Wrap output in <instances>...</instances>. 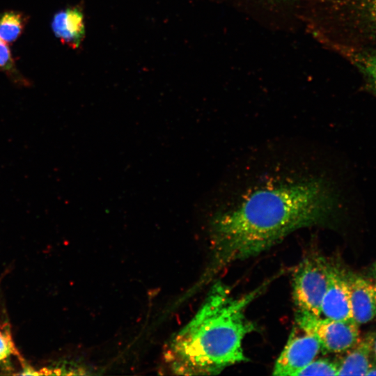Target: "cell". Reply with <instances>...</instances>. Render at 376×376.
Returning <instances> with one entry per match:
<instances>
[{
    "label": "cell",
    "mask_w": 376,
    "mask_h": 376,
    "mask_svg": "<svg viewBox=\"0 0 376 376\" xmlns=\"http://www.w3.org/2000/svg\"><path fill=\"white\" fill-rule=\"evenodd\" d=\"M0 70L15 84L27 86L29 81L16 67L14 58L8 44L0 38Z\"/></svg>",
    "instance_id": "4fadbf2b"
},
{
    "label": "cell",
    "mask_w": 376,
    "mask_h": 376,
    "mask_svg": "<svg viewBox=\"0 0 376 376\" xmlns=\"http://www.w3.org/2000/svg\"><path fill=\"white\" fill-rule=\"evenodd\" d=\"M320 351L321 345L316 336L296 325L275 363L273 375L297 376Z\"/></svg>",
    "instance_id": "8992f818"
},
{
    "label": "cell",
    "mask_w": 376,
    "mask_h": 376,
    "mask_svg": "<svg viewBox=\"0 0 376 376\" xmlns=\"http://www.w3.org/2000/svg\"><path fill=\"white\" fill-rule=\"evenodd\" d=\"M337 363L326 359H315L297 376L302 375H337Z\"/></svg>",
    "instance_id": "5bb4252c"
},
{
    "label": "cell",
    "mask_w": 376,
    "mask_h": 376,
    "mask_svg": "<svg viewBox=\"0 0 376 376\" xmlns=\"http://www.w3.org/2000/svg\"><path fill=\"white\" fill-rule=\"evenodd\" d=\"M268 283L239 297L233 296L228 285L215 283L193 318L166 347L165 361L173 373L217 375L246 361L243 341L256 329L246 309Z\"/></svg>",
    "instance_id": "7a4b0ae2"
},
{
    "label": "cell",
    "mask_w": 376,
    "mask_h": 376,
    "mask_svg": "<svg viewBox=\"0 0 376 376\" xmlns=\"http://www.w3.org/2000/svg\"><path fill=\"white\" fill-rule=\"evenodd\" d=\"M26 16L18 11L8 10L0 15V38L12 43L22 35L26 24Z\"/></svg>",
    "instance_id": "7c38bea8"
},
{
    "label": "cell",
    "mask_w": 376,
    "mask_h": 376,
    "mask_svg": "<svg viewBox=\"0 0 376 376\" xmlns=\"http://www.w3.org/2000/svg\"><path fill=\"white\" fill-rule=\"evenodd\" d=\"M295 323L318 339L322 351L345 352L360 339L359 324L353 320H338L297 310Z\"/></svg>",
    "instance_id": "277c9868"
},
{
    "label": "cell",
    "mask_w": 376,
    "mask_h": 376,
    "mask_svg": "<svg viewBox=\"0 0 376 376\" xmlns=\"http://www.w3.org/2000/svg\"><path fill=\"white\" fill-rule=\"evenodd\" d=\"M338 198L328 182L311 178L257 189L212 223L210 281L230 265L258 256L297 229L327 220Z\"/></svg>",
    "instance_id": "6da1fadb"
},
{
    "label": "cell",
    "mask_w": 376,
    "mask_h": 376,
    "mask_svg": "<svg viewBox=\"0 0 376 376\" xmlns=\"http://www.w3.org/2000/svg\"><path fill=\"white\" fill-rule=\"evenodd\" d=\"M13 354L19 356V352L9 327L6 324L0 326V361L8 359Z\"/></svg>",
    "instance_id": "9a60e30c"
},
{
    "label": "cell",
    "mask_w": 376,
    "mask_h": 376,
    "mask_svg": "<svg viewBox=\"0 0 376 376\" xmlns=\"http://www.w3.org/2000/svg\"><path fill=\"white\" fill-rule=\"evenodd\" d=\"M374 285H375V287L376 288V272H375V283H374Z\"/></svg>",
    "instance_id": "ac0fdd59"
},
{
    "label": "cell",
    "mask_w": 376,
    "mask_h": 376,
    "mask_svg": "<svg viewBox=\"0 0 376 376\" xmlns=\"http://www.w3.org/2000/svg\"><path fill=\"white\" fill-rule=\"evenodd\" d=\"M352 319L359 325L376 320V288L374 283L354 275L346 276Z\"/></svg>",
    "instance_id": "ba28073f"
},
{
    "label": "cell",
    "mask_w": 376,
    "mask_h": 376,
    "mask_svg": "<svg viewBox=\"0 0 376 376\" xmlns=\"http://www.w3.org/2000/svg\"><path fill=\"white\" fill-rule=\"evenodd\" d=\"M336 49L351 60L361 72L368 86L376 93V50L357 49L347 46Z\"/></svg>",
    "instance_id": "8fae6325"
},
{
    "label": "cell",
    "mask_w": 376,
    "mask_h": 376,
    "mask_svg": "<svg viewBox=\"0 0 376 376\" xmlns=\"http://www.w3.org/2000/svg\"><path fill=\"white\" fill-rule=\"evenodd\" d=\"M52 30L60 41L71 48H77L85 36L84 15L79 6L56 12L51 22Z\"/></svg>",
    "instance_id": "9c48e42d"
},
{
    "label": "cell",
    "mask_w": 376,
    "mask_h": 376,
    "mask_svg": "<svg viewBox=\"0 0 376 376\" xmlns=\"http://www.w3.org/2000/svg\"><path fill=\"white\" fill-rule=\"evenodd\" d=\"M321 15L376 40V0H318Z\"/></svg>",
    "instance_id": "5b68a950"
},
{
    "label": "cell",
    "mask_w": 376,
    "mask_h": 376,
    "mask_svg": "<svg viewBox=\"0 0 376 376\" xmlns=\"http://www.w3.org/2000/svg\"><path fill=\"white\" fill-rule=\"evenodd\" d=\"M270 6H280L284 4H289L295 2L297 0H262Z\"/></svg>",
    "instance_id": "2e32d148"
},
{
    "label": "cell",
    "mask_w": 376,
    "mask_h": 376,
    "mask_svg": "<svg viewBox=\"0 0 376 376\" xmlns=\"http://www.w3.org/2000/svg\"><path fill=\"white\" fill-rule=\"evenodd\" d=\"M320 316L338 320H353L346 276L331 265L329 283L321 304Z\"/></svg>",
    "instance_id": "52a82bcc"
},
{
    "label": "cell",
    "mask_w": 376,
    "mask_h": 376,
    "mask_svg": "<svg viewBox=\"0 0 376 376\" xmlns=\"http://www.w3.org/2000/svg\"><path fill=\"white\" fill-rule=\"evenodd\" d=\"M375 334L360 338L337 361V375H366L375 363L373 344Z\"/></svg>",
    "instance_id": "30bf717a"
},
{
    "label": "cell",
    "mask_w": 376,
    "mask_h": 376,
    "mask_svg": "<svg viewBox=\"0 0 376 376\" xmlns=\"http://www.w3.org/2000/svg\"><path fill=\"white\" fill-rule=\"evenodd\" d=\"M375 272H376V267H375Z\"/></svg>",
    "instance_id": "d6986e66"
},
{
    "label": "cell",
    "mask_w": 376,
    "mask_h": 376,
    "mask_svg": "<svg viewBox=\"0 0 376 376\" xmlns=\"http://www.w3.org/2000/svg\"><path fill=\"white\" fill-rule=\"evenodd\" d=\"M329 271L330 265L319 256L307 257L298 265L292 276V294L297 310L320 316Z\"/></svg>",
    "instance_id": "3957f363"
},
{
    "label": "cell",
    "mask_w": 376,
    "mask_h": 376,
    "mask_svg": "<svg viewBox=\"0 0 376 376\" xmlns=\"http://www.w3.org/2000/svg\"><path fill=\"white\" fill-rule=\"evenodd\" d=\"M373 354L375 362L376 363V335L375 336L373 344Z\"/></svg>",
    "instance_id": "e0dca14e"
}]
</instances>
